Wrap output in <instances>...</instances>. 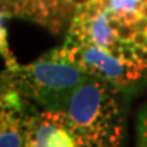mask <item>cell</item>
Instances as JSON below:
<instances>
[{"label": "cell", "mask_w": 147, "mask_h": 147, "mask_svg": "<svg viewBox=\"0 0 147 147\" xmlns=\"http://www.w3.org/2000/svg\"><path fill=\"white\" fill-rule=\"evenodd\" d=\"M79 147H97L95 138L110 127L121 125L115 90L101 78L91 76L72 91L65 105Z\"/></svg>", "instance_id": "6da1fadb"}, {"label": "cell", "mask_w": 147, "mask_h": 147, "mask_svg": "<svg viewBox=\"0 0 147 147\" xmlns=\"http://www.w3.org/2000/svg\"><path fill=\"white\" fill-rule=\"evenodd\" d=\"M89 74L68 61L44 57L21 69H15V82L27 95L47 105L49 110H64L72 91Z\"/></svg>", "instance_id": "7a4b0ae2"}, {"label": "cell", "mask_w": 147, "mask_h": 147, "mask_svg": "<svg viewBox=\"0 0 147 147\" xmlns=\"http://www.w3.org/2000/svg\"><path fill=\"white\" fill-rule=\"evenodd\" d=\"M51 55L53 59L56 57V60L72 63L91 76L105 79L115 84H128L134 82L147 68L146 63H125L93 44H84L72 49L61 48L51 52Z\"/></svg>", "instance_id": "3957f363"}, {"label": "cell", "mask_w": 147, "mask_h": 147, "mask_svg": "<svg viewBox=\"0 0 147 147\" xmlns=\"http://www.w3.org/2000/svg\"><path fill=\"white\" fill-rule=\"evenodd\" d=\"M26 147H79L64 110H47L27 123Z\"/></svg>", "instance_id": "277c9868"}, {"label": "cell", "mask_w": 147, "mask_h": 147, "mask_svg": "<svg viewBox=\"0 0 147 147\" xmlns=\"http://www.w3.org/2000/svg\"><path fill=\"white\" fill-rule=\"evenodd\" d=\"M0 147H26L25 135L19 127V121L4 112L1 115V132H0Z\"/></svg>", "instance_id": "5b68a950"}, {"label": "cell", "mask_w": 147, "mask_h": 147, "mask_svg": "<svg viewBox=\"0 0 147 147\" xmlns=\"http://www.w3.org/2000/svg\"><path fill=\"white\" fill-rule=\"evenodd\" d=\"M142 0H109V7L106 11L123 14L127 11H138Z\"/></svg>", "instance_id": "8992f818"}, {"label": "cell", "mask_w": 147, "mask_h": 147, "mask_svg": "<svg viewBox=\"0 0 147 147\" xmlns=\"http://www.w3.org/2000/svg\"><path fill=\"white\" fill-rule=\"evenodd\" d=\"M116 37L124 42H131L132 38L135 37V34L138 33V30L135 29V26L132 23H121L120 26L116 29Z\"/></svg>", "instance_id": "52a82bcc"}, {"label": "cell", "mask_w": 147, "mask_h": 147, "mask_svg": "<svg viewBox=\"0 0 147 147\" xmlns=\"http://www.w3.org/2000/svg\"><path fill=\"white\" fill-rule=\"evenodd\" d=\"M132 45H138V47H146L147 45V33L138 32L135 37L132 38Z\"/></svg>", "instance_id": "ba28073f"}, {"label": "cell", "mask_w": 147, "mask_h": 147, "mask_svg": "<svg viewBox=\"0 0 147 147\" xmlns=\"http://www.w3.org/2000/svg\"><path fill=\"white\" fill-rule=\"evenodd\" d=\"M132 25L135 26V29H136L138 32L147 33V18H143V16H140V18H139L136 22H134Z\"/></svg>", "instance_id": "9c48e42d"}, {"label": "cell", "mask_w": 147, "mask_h": 147, "mask_svg": "<svg viewBox=\"0 0 147 147\" xmlns=\"http://www.w3.org/2000/svg\"><path fill=\"white\" fill-rule=\"evenodd\" d=\"M138 12L140 14V16L147 18V0H142V3L138 7Z\"/></svg>", "instance_id": "30bf717a"}, {"label": "cell", "mask_w": 147, "mask_h": 147, "mask_svg": "<svg viewBox=\"0 0 147 147\" xmlns=\"http://www.w3.org/2000/svg\"><path fill=\"white\" fill-rule=\"evenodd\" d=\"M143 144L144 147H147V117L143 123Z\"/></svg>", "instance_id": "8fae6325"}, {"label": "cell", "mask_w": 147, "mask_h": 147, "mask_svg": "<svg viewBox=\"0 0 147 147\" xmlns=\"http://www.w3.org/2000/svg\"><path fill=\"white\" fill-rule=\"evenodd\" d=\"M69 1L74 3L76 7H80V5H86V4H89V3H91L93 0H69Z\"/></svg>", "instance_id": "7c38bea8"}]
</instances>
